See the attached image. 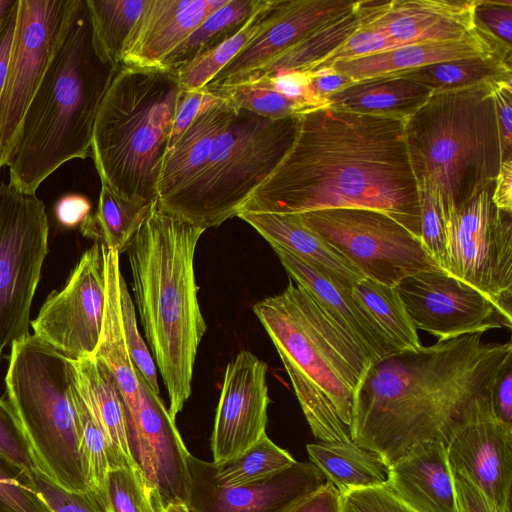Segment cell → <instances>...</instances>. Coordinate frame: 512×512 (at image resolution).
<instances>
[{
  "instance_id": "6da1fadb",
  "label": "cell",
  "mask_w": 512,
  "mask_h": 512,
  "mask_svg": "<svg viewBox=\"0 0 512 512\" xmlns=\"http://www.w3.org/2000/svg\"><path fill=\"white\" fill-rule=\"evenodd\" d=\"M405 120L329 106L299 115L292 146L239 212L373 209L420 238L418 187Z\"/></svg>"
},
{
  "instance_id": "7a4b0ae2",
  "label": "cell",
  "mask_w": 512,
  "mask_h": 512,
  "mask_svg": "<svg viewBox=\"0 0 512 512\" xmlns=\"http://www.w3.org/2000/svg\"><path fill=\"white\" fill-rule=\"evenodd\" d=\"M511 361L510 341L474 333L371 363L357 392L352 441L390 464L421 442L447 447L470 424L495 418L493 386Z\"/></svg>"
},
{
  "instance_id": "3957f363",
  "label": "cell",
  "mask_w": 512,
  "mask_h": 512,
  "mask_svg": "<svg viewBox=\"0 0 512 512\" xmlns=\"http://www.w3.org/2000/svg\"><path fill=\"white\" fill-rule=\"evenodd\" d=\"M204 231L156 200L127 251L134 301L173 419L191 395L196 355L206 332L194 270Z\"/></svg>"
},
{
  "instance_id": "277c9868",
  "label": "cell",
  "mask_w": 512,
  "mask_h": 512,
  "mask_svg": "<svg viewBox=\"0 0 512 512\" xmlns=\"http://www.w3.org/2000/svg\"><path fill=\"white\" fill-rule=\"evenodd\" d=\"M252 310L273 342L319 442H353L359 386L371 361L291 279Z\"/></svg>"
},
{
  "instance_id": "5b68a950",
  "label": "cell",
  "mask_w": 512,
  "mask_h": 512,
  "mask_svg": "<svg viewBox=\"0 0 512 512\" xmlns=\"http://www.w3.org/2000/svg\"><path fill=\"white\" fill-rule=\"evenodd\" d=\"M118 69L97 54L83 0L19 125L6 165L11 184L35 194L61 165L91 156L98 110Z\"/></svg>"
},
{
  "instance_id": "8992f818",
  "label": "cell",
  "mask_w": 512,
  "mask_h": 512,
  "mask_svg": "<svg viewBox=\"0 0 512 512\" xmlns=\"http://www.w3.org/2000/svg\"><path fill=\"white\" fill-rule=\"evenodd\" d=\"M494 83L434 92L405 120L415 179L439 190L444 210L494 187L503 162Z\"/></svg>"
},
{
  "instance_id": "52a82bcc",
  "label": "cell",
  "mask_w": 512,
  "mask_h": 512,
  "mask_svg": "<svg viewBox=\"0 0 512 512\" xmlns=\"http://www.w3.org/2000/svg\"><path fill=\"white\" fill-rule=\"evenodd\" d=\"M181 86L177 73L121 65L98 110L91 157L120 197L153 203Z\"/></svg>"
},
{
  "instance_id": "ba28073f",
  "label": "cell",
  "mask_w": 512,
  "mask_h": 512,
  "mask_svg": "<svg viewBox=\"0 0 512 512\" xmlns=\"http://www.w3.org/2000/svg\"><path fill=\"white\" fill-rule=\"evenodd\" d=\"M71 384L70 358L30 333L11 344L6 394L33 471L84 492Z\"/></svg>"
},
{
  "instance_id": "9c48e42d",
  "label": "cell",
  "mask_w": 512,
  "mask_h": 512,
  "mask_svg": "<svg viewBox=\"0 0 512 512\" xmlns=\"http://www.w3.org/2000/svg\"><path fill=\"white\" fill-rule=\"evenodd\" d=\"M298 123L299 116L270 119L237 109L202 170L158 204L204 230L237 216L292 146Z\"/></svg>"
},
{
  "instance_id": "30bf717a",
  "label": "cell",
  "mask_w": 512,
  "mask_h": 512,
  "mask_svg": "<svg viewBox=\"0 0 512 512\" xmlns=\"http://www.w3.org/2000/svg\"><path fill=\"white\" fill-rule=\"evenodd\" d=\"M45 205L0 184V363L3 350L29 334L30 309L48 254Z\"/></svg>"
},
{
  "instance_id": "8fae6325",
  "label": "cell",
  "mask_w": 512,
  "mask_h": 512,
  "mask_svg": "<svg viewBox=\"0 0 512 512\" xmlns=\"http://www.w3.org/2000/svg\"><path fill=\"white\" fill-rule=\"evenodd\" d=\"M299 215L306 227L378 283L396 286L411 274L441 269L419 237L383 212L335 208Z\"/></svg>"
},
{
  "instance_id": "7c38bea8",
  "label": "cell",
  "mask_w": 512,
  "mask_h": 512,
  "mask_svg": "<svg viewBox=\"0 0 512 512\" xmlns=\"http://www.w3.org/2000/svg\"><path fill=\"white\" fill-rule=\"evenodd\" d=\"M494 187L459 208H446L443 270L511 312L512 211L492 201Z\"/></svg>"
},
{
  "instance_id": "4fadbf2b",
  "label": "cell",
  "mask_w": 512,
  "mask_h": 512,
  "mask_svg": "<svg viewBox=\"0 0 512 512\" xmlns=\"http://www.w3.org/2000/svg\"><path fill=\"white\" fill-rule=\"evenodd\" d=\"M83 0H19L13 46L0 97V169L6 167L25 111Z\"/></svg>"
},
{
  "instance_id": "5bb4252c",
  "label": "cell",
  "mask_w": 512,
  "mask_h": 512,
  "mask_svg": "<svg viewBox=\"0 0 512 512\" xmlns=\"http://www.w3.org/2000/svg\"><path fill=\"white\" fill-rule=\"evenodd\" d=\"M106 299L104 246L94 242L62 289L52 291L31 321L33 335L70 359L94 355Z\"/></svg>"
},
{
  "instance_id": "9a60e30c",
  "label": "cell",
  "mask_w": 512,
  "mask_h": 512,
  "mask_svg": "<svg viewBox=\"0 0 512 512\" xmlns=\"http://www.w3.org/2000/svg\"><path fill=\"white\" fill-rule=\"evenodd\" d=\"M396 289L414 327L438 341L512 327V312L441 269L411 274Z\"/></svg>"
},
{
  "instance_id": "2e32d148",
  "label": "cell",
  "mask_w": 512,
  "mask_h": 512,
  "mask_svg": "<svg viewBox=\"0 0 512 512\" xmlns=\"http://www.w3.org/2000/svg\"><path fill=\"white\" fill-rule=\"evenodd\" d=\"M190 512H285L327 481L311 462H295L257 482L226 485L214 476L213 462L189 453Z\"/></svg>"
},
{
  "instance_id": "e0dca14e",
  "label": "cell",
  "mask_w": 512,
  "mask_h": 512,
  "mask_svg": "<svg viewBox=\"0 0 512 512\" xmlns=\"http://www.w3.org/2000/svg\"><path fill=\"white\" fill-rule=\"evenodd\" d=\"M139 404L136 415L127 419L131 453L163 506L180 500L188 503L189 451L159 394L136 369Z\"/></svg>"
},
{
  "instance_id": "ac0fdd59",
  "label": "cell",
  "mask_w": 512,
  "mask_h": 512,
  "mask_svg": "<svg viewBox=\"0 0 512 512\" xmlns=\"http://www.w3.org/2000/svg\"><path fill=\"white\" fill-rule=\"evenodd\" d=\"M267 370V364L247 350L227 364L211 435L214 464L241 455L266 433Z\"/></svg>"
},
{
  "instance_id": "d6986e66",
  "label": "cell",
  "mask_w": 512,
  "mask_h": 512,
  "mask_svg": "<svg viewBox=\"0 0 512 512\" xmlns=\"http://www.w3.org/2000/svg\"><path fill=\"white\" fill-rule=\"evenodd\" d=\"M354 5L347 0H276L260 31L204 89L214 92L241 83Z\"/></svg>"
},
{
  "instance_id": "ffe728a7",
  "label": "cell",
  "mask_w": 512,
  "mask_h": 512,
  "mask_svg": "<svg viewBox=\"0 0 512 512\" xmlns=\"http://www.w3.org/2000/svg\"><path fill=\"white\" fill-rule=\"evenodd\" d=\"M476 0L355 1L360 29L384 33L400 45L453 41L476 28Z\"/></svg>"
},
{
  "instance_id": "44dd1931",
  "label": "cell",
  "mask_w": 512,
  "mask_h": 512,
  "mask_svg": "<svg viewBox=\"0 0 512 512\" xmlns=\"http://www.w3.org/2000/svg\"><path fill=\"white\" fill-rule=\"evenodd\" d=\"M446 448L453 473L470 481L497 512H511L512 425L495 418L479 420Z\"/></svg>"
},
{
  "instance_id": "7402d4cb",
  "label": "cell",
  "mask_w": 512,
  "mask_h": 512,
  "mask_svg": "<svg viewBox=\"0 0 512 512\" xmlns=\"http://www.w3.org/2000/svg\"><path fill=\"white\" fill-rule=\"evenodd\" d=\"M229 0H148L125 42L121 65L159 68L210 14Z\"/></svg>"
},
{
  "instance_id": "603a6c76",
  "label": "cell",
  "mask_w": 512,
  "mask_h": 512,
  "mask_svg": "<svg viewBox=\"0 0 512 512\" xmlns=\"http://www.w3.org/2000/svg\"><path fill=\"white\" fill-rule=\"evenodd\" d=\"M290 279L303 287L369 358L371 363L400 352L350 292L344 291L291 253L272 247Z\"/></svg>"
},
{
  "instance_id": "cb8c5ba5",
  "label": "cell",
  "mask_w": 512,
  "mask_h": 512,
  "mask_svg": "<svg viewBox=\"0 0 512 512\" xmlns=\"http://www.w3.org/2000/svg\"><path fill=\"white\" fill-rule=\"evenodd\" d=\"M489 55H512V47L476 26L473 32L458 40L406 44L384 52L337 62L331 68L347 77L352 84L384 74Z\"/></svg>"
},
{
  "instance_id": "d4e9b609",
  "label": "cell",
  "mask_w": 512,
  "mask_h": 512,
  "mask_svg": "<svg viewBox=\"0 0 512 512\" xmlns=\"http://www.w3.org/2000/svg\"><path fill=\"white\" fill-rule=\"evenodd\" d=\"M386 486L415 512H459L442 442H421L392 462Z\"/></svg>"
},
{
  "instance_id": "484cf974",
  "label": "cell",
  "mask_w": 512,
  "mask_h": 512,
  "mask_svg": "<svg viewBox=\"0 0 512 512\" xmlns=\"http://www.w3.org/2000/svg\"><path fill=\"white\" fill-rule=\"evenodd\" d=\"M71 371L81 399L105 438L110 469L124 467L146 478L131 453L124 401L110 370L91 356L71 359Z\"/></svg>"
},
{
  "instance_id": "4316f807",
  "label": "cell",
  "mask_w": 512,
  "mask_h": 512,
  "mask_svg": "<svg viewBox=\"0 0 512 512\" xmlns=\"http://www.w3.org/2000/svg\"><path fill=\"white\" fill-rule=\"evenodd\" d=\"M271 247L301 259L340 289L350 292L363 277L359 269L306 227L299 214L239 212Z\"/></svg>"
},
{
  "instance_id": "83f0119b",
  "label": "cell",
  "mask_w": 512,
  "mask_h": 512,
  "mask_svg": "<svg viewBox=\"0 0 512 512\" xmlns=\"http://www.w3.org/2000/svg\"><path fill=\"white\" fill-rule=\"evenodd\" d=\"M236 111L221 98L200 110L179 140L164 155L158 181V202L181 190L202 170L214 142L231 122Z\"/></svg>"
},
{
  "instance_id": "f1b7e54d",
  "label": "cell",
  "mask_w": 512,
  "mask_h": 512,
  "mask_svg": "<svg viewBox=\"0 0 512 512\" xmlns=\"http://www.w3.org/2000/svg\"><path fill=\"white\" fill-rule=\"evenodd\" d=\"M119 255L115 249L104 246L106 299L99 342L93 356L98 358L114 376L128 419L134 417L138 411L139 381L122 321L120 301L122 273Z\"/></svg>"
},
{
  "instance_id": "f546056e",
  "label": "cell",
  "mask_w": 512,
  "mask_h": 512,
  "mask_svg": "<svg viewBox=\"0 0 512 512\" xmlns=\"http://www.w3.org/2000/svg\"><path fill=\"white\" fill-rule=\"evenodd\" d=\"M431 94V90L417 82L384 74L354 82L326 100L329 107L338 110L407 119Z\"/></svg>"
},
{
  "instance_id": "4dcf8cb0",
  "label": "cell",
  "mask_w": 512,
  "mask_h": 512,
  "mask_svg": "<svg viewBox=\"0 0 512 512\" xmlns=\"http://www.w3.org/2000/svg\"><path fill=\"white\" fill-rule=\"evenodd\" d=\"M310 462L340 494L351 490L386 486L390 463L380 453L354 442L307 444Z\"/></svg>"
},
{
  "instance_id": "1f68e13d",
  "label": "cell",
  "mask_w": 512,
  "mask_h": 512,
  "mask_svg": "<svg viewBox=\"0 0 512 512\" xmlns=\"http://www.w3.org/2000/svg\"><path fill=\"white\" fill-rule=\"evenodd\" d=\"M153 204L120 197L101 182L97 210L80 226L81 232L119 254L127 252Z\"/></svg>"
},
{
  "instance_id": "d6a6232c",
  "label": "cell",
  "mask_w": 512,
  "mask_h": 512,
  "mask_svg": "<svg viewBox=\"0 0 512 512\" xmlns=\"http://www.w3.org/2000/svg\"><path fill=\"white\" fill-rule=\"evenodd\" d=\"M512 55L477 56L390 73L417 82L434 92L466 88L479 83L512 80Z\"/></svg>"
},
{
  "instance_id": "836d02e7",
  "label": "cell",
  "mask_w": 512,
  "mask_h": 512,
  "mask_svg": "<svg viewBox=\"0 0 512 512\" xmlns=\"http://www.w3.org/2000/svg\"><path fill=\"white\" fill-rule=\"evenodd\" d=\"M265 0H229L206 19L162 61L158 69L177 73L183 66L217 46L256 12Z\"/></svg>"
},
{
  "instance_id": "e575fe53",
  "label": "cell",
  "mask_w": 512,
  "mask_h": 512,
  "mask_svg": "<svg viewBox=\"0 0 512 512\" xmlns=\"http://www.w3.org/2000/svg\"><path fill=\"white\" fill-rule=\"evenodd\" d=\"M359 29L360 24L354 5L351 11L320 26L241 83L281 71H308Z\"/></svg>"
},
{
  "instance_id": "d590c367",
  "label": "cell",
  "mask_w": 512,
  "mask_h": 512,
  "mask_svg": "<svg viewBox=\"0 0 512 512\" xmlns=\"http://www.w3.org/2000/svg\"><path fill=\"white\" fill-rule=\"evenodd\" d=\"M85 1L97 54L103 61L120 67L125 42L148 0Z\"/></svg>"
},
{
  "instance_id": "8d00e7d4",
  "label": "cell",
  "mask_w": 512,
  "mask_h": 512,
  "mask_svg": "<svg viewBox=\"0 0 512 512\" xmlns=\"http://www.w3.org/2000/svg\"><path fill=\"white\" fill-rule=\"evenodd\" d=\"M398 351L416 350L422 345L396 286L363 277L351 289Z\"/></svg>"
},
{
  "instance_id": "74e56055",
  "label": "cell",
  "mask_w": 512,
  "mask_h": 512,
  "mask_svg": "<svg viewBox=\"0 0 512 512\" xmlns=\"http://www.w3.org/2000/svg\"><path fill=\"white\" fill-rule=\"evenodd\" d=\"M71 390L78 420V455L85 492L99 504L104 512H111L107 488L110 471L107 444L81 399L73 378Z\"/></svg>"
},
{
  "instance_id": "f35d334b",
  "label": "cell",
  "mask_w": 512,
  "mask_h": 512,
  "mask_svg": "<svg viewBox=\"0 0 512 512\" xmlns=\"http://www.w3.org/2000/svg\"><path fill=\"white\" fill-rule=\"evenodd\" d=\"M275 2L276 0H265L238 31L183 66L177 72L181 88L200 90L211 82L260 31Z\"/></svg>"
},
{
  "instance_id": "ab89813d",
  "label": "cell",
  "mask_w": 512,
  "mask_h": 512,
  "mask_svg": "<svg viewBox=\"0 0 512 512\" xmlns=\"http://www.w3.org/2000/svg\"><path fill=\"white\" fill-rule=\"evenodd\" d=\"M291 454L273 443L265 433L241 455L214 464L215 478L226 485H241L266 479L294 464Z\"/></svg>"
},
{
  "instance_id": "60d3db41",
  "label": "cell",
  "mask_w": 512,
  "mask_h": 512,
  "mask_svg": "<svg viewBox=\"0 0 512 512\" xmlns=\"http://www.w3.org/2000/svg\"><path fill=\"white\" fill-rule=\"evenodd\" d=\"M210 93L235 109L247 110L270 119L299 116L315 110L256 82L240 83Z\"/></svg>"
},
{
  "instance_id": "b9f144b4",
  "label": "cell",
  "mask_w": 512,
  "mask_h": 512,
  "mask_svg": "<svg viewBox=\"0 0 512 512\" xmlns=\"http://www.w3.org/2000/svg\"><path fill=\"white\" fill-rule=\"evenodd\" d=\"M107 488L111 512H163L160 496L148 480L128 468H111Z\"/></svg>"
},
{
  "instance_id": "7bdbcfd3",
  "label": "cell",
  "mask_w": 512,
  "mask_h": 512,
  "mask_svg": "<svg viewBox=\"0 0 512 512\" xmlns=\"http://www.w3.org/2000/svg\"><path fill=\"white\" fill-rule=\"evenodd\" d=\"M420 207V239L443 270L446 249V224L442 196L428 180L417 181Z\"/></svg>"
},
{
  "instance_id": "ee69618b",
  "label": "cell",
  "mask_w": 512,
  "mask_h": 512,
  "mask_svg": "<svg viewBox=\"0 0 512 512\" xmlns=\"http://www.w3.org/2000/svg\"><path fill=\"white\" fill-rule=\"evenodd\" d=\"M120 301L125 336L134 366L150 388L159 394L156 365L138 330L134 303L123 275L120 278Z\"/></svg>"
},
{
  "instance_id": "f6af8a7d",
  "label": "cell",
  "mask_w": 512,
  "mask_h": 512,
  "mask_svg": "<svg viewBox=\"0 0 512 512\" xmlns=\"http://www.w3.org/2000/svg\"><path fill=\"white\" fill-rule=\"evenodd\" d=\"M26 485L46 512H104L87 492L67 491L36 471Z\"/></svg>"
},
{
  "instance_id": "bcb514c9",
  "label": "cell",
  "mask_w": 512,
  "mask_h": 512,
  "mask_svg": "<svg viewBox=\"0 0 512 512\" xmlns=\"http://www.w3.org/2000/svg\"><path fill=\"white\" fill-rule=\"evenodd\" d=\"M399 46L402 45L394 42L384 33L375 30L359 29L338 48L310 68L308 72L328 68L337 62L384 52Z\"/></svg>"
},
{
  "instance_id": "7dc6e473",
  "label": "cell",
  "mask_w": 512,
  "mask_h": 512,
  "mask_svg": "<svg viewBox=\"0 0 512 512\" xmlns=\"http://www.w3.org/2000/svg\"><path fill=\"white\" fill-rule=\"evenodd\" d=\"M16 424V416L9 401L0 398V458L22 473L28 481L33 474V465Z\"/></svg>"
},
{
  "instance_id": "c3c4849f",
  "label": "cell",
  "mask_w": 512,
  "mask_h": 512,
  "mask_svg": "<svg viewBox=\"0 0 512 512\" xmlns=\"http://www.w3.org/2000/svg\"><path fill=\"white\" fill-rule=\"evenodd\" d=\"M340 495V512H415L387 486L356 489Z\"/></svg>"
},
{
  "instance_id": "681fc988",
  "label": "cell",
  "mask_w": 512,
  "mask_h": 512,
  "mask_svg": "<svg viewBox=\"0 0 512 512\" xmlns=\"http://www.w3.org/2000/svg\"><path fill=\"white\" fill-rule=\"evenodd\" d=\"M249 82H256L296 102L303 103L312 109L328 106L318 99L311 90V76L307 71H281ZM245 83V82H244Z\"/></svg>"
},
{
  "instance_id": "f907efd6",
  "label": "cell",
  "mask_w": 512,
  "mask_h": 512,
  "mask_svg": "<svg viewBox=\"0 0 512 512\" xmlns=\"http://www.w3.org/2000/svg\"><path fill=\"white\" fill-rule=\"evenodd\" d=\"M476 26L512 47V1L476 0Z\"/></svg>"
},
{
  "instance_id": "816d5d0a",
  "label": "cell",
  "mask_w": 512,
  "mask_h": 512,
  "mask_svg": "<svg viewBox=\"0 0 512 512\" xmlns=\"http://www.w3.org/2000/svg\"><path fill=\"white\" fill-rule=\"evenodd\" d=\"M218 98L204 88L200 90H184L181 88L167 150L179 140L200 110Z\"/></svg>"
},
{
  "instance_id": "f5cc1de1",
  "label": "cell",
  "mask_w": 512,
  "mask_h": 512,
  "mask_svg": "<svg viewBox=\"0 0 512 512\" xmlns=\"http://www.w3.org/2000/svg\"><path fill=\"white\" fill-rule=\"evenodd\" d=\"M0 507L7 512H46L26 484L0 467Z\"/></svg>"
},
{
  "instance_id": "db71d44e",
  "label": "cell",
  "mask_w": 512,
  "mask_h": 512,
  "mask_svg": "<svg viewBox=\"0 0 512 512\" xmlns=\"http://www.w3.org/2000/svg\"><path fill=\"white\" fill-rule=\"evenodd\" d=\"M512 80L494 83L493 98L496 104L501 139L502 161L512 158Z\"/></svg>"
},
{
  "instance_id": "11a10c76",
  "label": "cell",
  "mask_w": 512,
  "mask_h": 512,
  "mask_svg": "<svg viewBox=\"0 0 512 512\" xmlns=\"http://www.w3.org/2000/svg\"><path fill=\"white\" fill-rule=\"evenodd\" d=\"M90 200L80 194L62 196L54 206L57 222L64 228L81 226L91 215Z\"/></svg>"
},
{
  "instance_id": "9f6ffc18",
  "label": "cell",
  "mask_w": 512,
  "mask_h": 512,
  "mask_svg": "<svg viewBox=\"0 0 512 512\" xmlns=\"http://www.w3.org/2000/svg\"><path fill=\"white\" fill-rule=\"evenodd\" d=\"M492 408L495 419L512 425V361L502 369L494 383Z\"/></svg>"
},
{
  "instance_id": "6f0895ef",
  "label": "cell",
  "mask_w": 512,
  "mask_h": 512,
  "mask_svg": "<svg viewBox=\"0 0 512 512\" xmlns=\"http://www.w3.org/2000/svg\"><path fill=\"white\" fill-rule=\"evenodd\" d=\"M340 492L329 482L285 512H340Z\"/></svg>"
},
{
  "instance_id": "680465c9",
  "label": "cell",
  "mask_w": 512,
  "mask_h": 512,
  "mask_svg": "<svg viewBox=\"0 0 512 512\" xmlns=\"http://www.w3.org/2000/svg\"><path fill=\"white\" fill-rule=\"evenodd\" d=\"M459 512H497L485 495L465 477L453 473Z\"/></svg>"
},
{
  "instance_id": "91938a15",
  "label": "cell",
  "mask_w": 512,
  "mask_h": 512,
  "mask_svg": "<svg viewBox=\"0 0 512 512\" xmlns=\"http://www.w3.org/2000/svg\"><path fill=\"white\" fill-rule=\"evenodd\" d=\"M309 73L311 76L310 87L312 92L318 99L327 104L326 98L329 95L351 84L347 77L335 72L331 67L317 69Z\"/></svg>"
},
{
  "instance_id": "94428289",
  "label": "cell",
  "mask_w": 512,
  "mask_h": 512,
  "mask_svg": "<svg viewBox=\"0 0 512 512\" xmlns=\"http://www.w3.org/2000/svg\"><path fill=\"white\" fill-rule=\"evenodd\" d=\"M19 1V0H18ZM17 7L0 27V97L5 85L7 76L15 28L17 21Z\"/></svg>"
},
{
  "instance_id": "6125c7cd",
  "label": "cell",
  "mask_w": 512,
  "mask_h": 512,
  "mask_svg": "<svg viewBox=\"0 0 512 512\" xmlns=\"http://www.w3.org/2000/svg\"><path fill=\"white\" fill-rule=\"evenodd\" d=\"M492 201L498 209L512 211V158L501 164L492 192Z\"/></svg>"
},
{
  "instance_id": "be15d7a7",
  "label": "cell",
  "mask_w": 512,
  "mask_h": 512,
  "mask_svg": "<svg viewBox=\"0 0 512 512\" xmlns=\"http://www.w3.org/2000/svg\"><path fill=\"white\" fill-rule=\"evenodd\" d=\"M18 0H0V27L16 8Z\"/></svg>"
},
{
  "instance_id": "e7e4bbea",
  "label": "cell",
  "mask_w": 512,
  "mask_h": 512,
  "mask_svg": "<svg viewBox=\"0 0 512 512\" xmlns=\"http://www.w3.org/2000/svg\"><path fill=\"white\" fill-rule=\"evenodd\" d=\"M163 512H190L186 503L180 500L169 502L163 509Z\"/></svg>"
},
{
  "instance_id": "03108f58",
  "label": "cell",
  "mask_w": 512,
  "mask_h": 512,
  "mask_svg": "<svg viewBox=\"0 0 512 512\" xmlns=\"http://www.w3.org/2000/svg\"><path fill=\"white\" fill-rule=\"evenodd\" d=\"M0 512H7L3 508L0 507Z\"/></svg>"
}]
</instances>
